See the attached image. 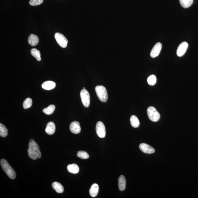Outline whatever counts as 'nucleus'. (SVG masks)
<instances>
[{"instance_id":"nucleus-1","label":"nucleus","mask_w":198,"mask_h":198,"mask_svg":"<svg viewBox=\"0 0 198 198\" xmlns=\"http://www.w3.org/2000/svg\"><path fill=\"white\" fill-rule=\"evenodd\" d=\"M28 153L32 159L35 160L38 158H41V153L39 145L33 139H31L29 141Z\"/></svg>"},{"instance_id":"nucleus-2","label":"nucleus","mask_w":198,"mask_h":198,"mask_svg":"<svg viewBox=\"0 0 198 198\" xmlns=\"http://www.w3.org/2000/svg\"><path fill=\"white\" fill-rule=\"evenodd\" d=\"M1 165L3 170L10 179L14 180L16 178V175L15 171L6 160H1Z\"/></svg>"},{"instance_id":"nucleus-3","label":"nucleus","mask_w":198,"mask_h":198,"mask_svg":"<svg viewBox=\"0 0 198 198\" xmlns=\"http://www.w3.org/2000/svg\"><path fill=\"white\" fill-rule=\"evenodd\" d=\"M97 96L101 101L106 102L108 99V92L106 89L103 86H97L95 88Z\"/></svg>"},{"instance_id":"nucleus-4","label":"nucleus","mask_w":198,"mask_h":198,"mask_svg":"<svg viewBox=\"0 0 198 198\" xmlns=\"http://www.w3.org/2000/svg\"><path fill=\"white\" fill-rule=\"evenodd\" d=\"M147 114L149 119L153 122H157L160 120V116L155 108L150 106L148 108Z\"/></svg>"},{"instance_id":"nucleus-5","label":"nucleus","mask_w":198,"mask_h":198,"mask_svg":"<svg viewBox=\"0 0 198 198\" xmlns=\"http://www.w3.org/2000/svg\"><path fill=\"white\" fill-rule=\"evenodd\" d=\"M81 99L84 106L89 107L90 105V97L89 92L86 89H82L80 93Z\"/></svg>"},{"instance_id":"nucleus-6","label":"nucleus","mask_w":198,"mask_h":198,"mask_svg":"<svg viewBox=\"0 0 198 198\" xmlns=\"http://www.w3.org/2000/svg\"><path fill=\"white\" fill-rule=\"evenodd\" d=\"M54 36L56 40L60 46L64 48H65L67 47L68 40L64 35L57 32L55 33Z\"/></svg>"},{"instance_id":"nucleus-7","label":"nucleus","mask_w":198,"mask_h":198,"mask_svg":"<svg viewBox=\"0 0 198 198\" xmlns=\"http://www.w3.org/2000/svg\"><path fill=\"white\" fill-rule=\"evenodd\" d=\"M97 135L100 138H104L106 136V129L103 123L101 121L98 122L96 126Z\"/></svg>"},{"instance_id":"nucleus-8","label":"nucleus","mask_w":198,"mask_h":198,"mask_svg":"<svg viewBox=\"0 0 198 198\" xmlns=\"http://www.w3.org/2000/svg\"><path fill=\"white\" fill-rule=\"evenodd\" d=\"M188 47V44L187 42H182L177 48V54L178 57H182L185 53Z\"/></svg>"},{"instance_id":"nucleus-9","label":"nucleus","mask_w":198,"mask_h":198,"mask_svg":"<svg viewBox=\"0 0 198 198\" xmlns=\"http://www.w3.org/2000/svg\"><path fill=\"white\" fill-rule=\"evenodd\" d=\"M161 48H162V44L158 42L154 45L152 48L150 53V55L152 58H155L158 56L160 53Z\"/></svg>"},{"instance_id":"nucleus-10","label":"nucleus","mask_w":198,"mask_h":198,"mask_svg":"<svg viewBox=\"0 0 198 198\" xmlns=\"http://www.w3.org/2000/svg\"><path fill=\"white\" fill-rule=\"evenodd\" d=\"M139 149L144 153L152 154L155 152V150L152 147L147 144L142 143L139 145Z\"/></svg>"},{"instance_id":"nucleus-11","label":"nucleus","mask_w":198,"mask_h":198,"mask_svg":"<svg viewBox=\"0 0 198 198\" xmlns=\"http://www.w3.org/2000/svg\"><path fill=\"white\" fill-rule=\"evenodd\" d=\"M70 130L72 133L77 134L81 131L80 123L77 121L72 122L70 125Z\"/></svg>"},{"instance_id":"nucleus-12","label":"nucleus","mask_w":198,"mask_h":198,"mask_svg":"<svg viewBox=\"0 0 198 198\" xmlns=\"http://www.w3.org/2000/svg\"><path fill=\"white\" fill-rule=\"evenodd\" d=\"M55 86V83L52 81H47L44 82L42 85L43 89L47 90H51L54 89Z\"/></svg>"},{"instance_id":"nucleus-13","label":"nucleus","mask_w":198,"mask_h":198,"mask_svg":"<svg viewBox=\"0 0 198 198\" xmlns=\"http://www.w3.org/2000/svg\"><path fill=\"white\" fill-rule=\"evenodd\" d=\"M39 42V39L36 35L32 34L29 35L28 38V42L32 46H35L38 45Z\"/></svg>"},{"instance_id":"nucleus-14","label":"nucleus","mask_w":198,"mask_h":198,"mask_svg":"<svg viewBox=\"0 0 198 198\" xmlns=\"http://www.w3.org/2000/svg\"><path fill=\"white\" fill-rule=\"evenodd\" d=\"M55 124L53 122H49L47 124L45 131L48 135H52L55 133Z\"/></svg>"},{"instance_id":"nucleus-15","label":"nucleus","mask_w":198,"mask_h":198,"mask_svg":"<svg viewBox=\"0 0 198 198\" xmlns=\"http://www.w3.org/2000/svg\"><path fill=\"white\" fill-rule=\"evenodd\" d=\"M119 188L121 191L124 190L126 187V179L124 175H121L118 180Z\"/></svg>"},{"instance_id":"nucleus-16","label":"nucleus","mask_w":198,"mask_h":198,"mask_svg":"<svg viewBox=\"0 0 198 198\" xmlns=\"http://www.w3.org/2000/svg\"><path fill=\"white\" fill-rule=\"evenodd\" d=\"M99 186L97 183H94L92 185L89 190V193L92 197H95L98 194L99 191Z\"/></svg>"},{"instance_id":"nucleus-17","label":"nucleus","mask_w":198,"mask_h":198,"mask_svg":"<svg viewBox=\"0 0 198 198\" xmlns=\"http://www.w3.org/2000/svg\"><path fill=\"white\" fill-rule=\"evenodd\" d=\"M53 188L56 191L57 193H61L64 191V188L61 183L58 182H55L52 184Z\"/></svg>"},{"instance_id":"nucleus-18","label":"nucleus","mask_w":198,"mask_h":198,"mask_svg":"<svg viewBox=\"0 0 198 198\" xmlns=\"http://www.w3.org/2000/svg\"><path fill=\"white\" fill-rule=\"evenodd\" d=\"M67 170L69 172L76 174L79 172V168L76 164H70L67 166Z\"/></svg>"},{"instance_id":"nucleus-19","label":"nucleus","mask_w":198,"mask_h":198,"mask_svg":"<svg viewBox=\"0 0 198 198\" xmlns=\"http://www.w3.org/2000/svg\"><path fill=\"white\" fill-rule=\"evenodd\" d=\"M130 123L132 127L136 128L139 127L140 123L138 119L135 115H132L130 117Z\"/></svg>"},{"instance_id":"nucleus-20","label":"nucleus","mask_w":198,"mask_h":198,"mask_svg":"<svg viewBox=\"0 0 198 198\" xmlns=\"http://www.w3.org/2000/svg\"><path fill=\"white\" fill-rule=\"evenodd\" d=\"M55 109V106L53 105H51L47 108L44 109L43 110V112L47 115H50L54 113Z\"/></svg>"},{"instance_id":"nucleus-21","label":"nucleus","mask_w":198,"mask_h":198,"mask_svg":"<svg viewBox=\"0 0 198 198\" xmlns=\"http://www.w3.org/2000/svg\"><path fill=\"white\" fill-rule=\"evenodd\" d=\"M180 5L185 8H188L193 4V0H179Z\"/></svg>"},{"instance_id":"nucleus-22","label":"nucleus","mask_w":198,"mask_h":198,"mask_svg":"<svg viewBox=\"0 0 198 198\" xmlns=\"http://www.w3.org/2000/svg\"><path fill=\"white\" fill-rule=\"evenodd\" d=\"M31 54L35 58H36V59L38 61H40L41 60V58L40 57V53L39 50L36 49V48H33L31 50Z\"/></svg>"},{"instance_id":"nucleus-23","label":"nucleus","mask_w":198,"mask_h":198,"mask_svg":"<svg viewBox=\"0 0 198 198\" xmlns=\"http://www.w3.org/2000/svg\"><path fill=\"white\" fill-rule=\"evenodd\" d=\"M8 134V130L6 127L4 125L0 124V136L2 137H5Z\"/></svg>"},{"instance_id":"nucleus-24","label":"nucleus","mask_w":198,"mask_h":198,"mask_svg":"<svg viewBox=\"0 0 198 198\" xmlns=\"http://www.w3.org/2000/svg\"><path fill=\"white\" fill-rule=\"evenodd\" d=\"M32 100L31 98H28L25 100L23 104V108L25 109L30 108L32 106Z\"/></svg>"},{"instance_id":"nucleus-25","label":"nucleus","mask_w":198,"mask_h":198,"mask_svg":"<svg viewBox=\"0 0 198 198\" xmlns=\"http://www.w3.org/2000/svg\"><path fill=\"white\" fill-rule=\"evenodd\" d=\"M156 76L153 75H151L148 77L147 79L148 84L150 86H153L155 85L156 83Z\"/></svg>"},{"instance_id":"nucleus-26","label":"nucleus","mask_w":198,"mask_h":198,"mask_svg":"<svg viewBox=\"0 0 198 198\" xmlns=\"http://www.w3.org/2000/svg\"><path fill=\"white\" fill-rule=\"evenodd\" d=\"M77 156L79 158L83 159H87L89 158V155L87 153L84 151H79L77 152Z\"/></svg>"},{"instance_id":"nucleus-27","label":"nucleus","mask_w":198,"mask_h":198,"mask_svg":"<svg viewBox=\"0 0 198 198\" xmlns=\"http://www.w3.org/2000/svg\"><path fill=\"white\" fill-rule=\"evenodd\" d=\"M43 1V0H31L29 4L33 6H37L42 4Z\"/></svg>"},{"instance_id":"nucleus-28","label":"nucleus","mask_w":198,"mask_h":198,"mask_svg":"<svg viewBox=\"0 0 198 198\" xmlns=\"http://www.w3.org/2000/svg\"><path fill=\"white\" fill-rule=\"evenodd\" d=\"M83 89H85V87H83Z\"/></svg>"}]
</instances>
